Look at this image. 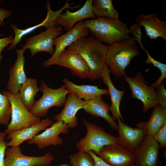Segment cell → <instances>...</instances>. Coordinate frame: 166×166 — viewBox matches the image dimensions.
Instances as JSON below:
<instances>
[{
  "label": "cell",
  "instance_id": "obj_20",
  "mask_svg": "<svg viewBox=\"0 0 166 166\" xmlns=\"http://www.w3.org/2000/svg\"><path fill=\"white\" fill-rule=\"evenodd\" d=\"M86 102V101L79 98L76 94L68 93L63 109L55 116L54 120L56 121L64 122L69 128H76L78 124L76 114L78 110L82 109Z\"/></svg>",
  "mask_w": 166,
  "mask_h": 166
},
{
  "label": "cell",
  "instance_id": "obj_30",
  "mask_svg": "<svg viewBox=\"0 0 166 166\" xmlns=\"http://www.w3.org/2000/svg\"><path fill=\"white\" fill-rule=\"evenodd\" d=\"M147 57L145 60L147 64L152 63L153 66L158 68L161 71V74L158 79L154 83H152L151 86L155 89L159 87L163 82V80L166 78V65L160 62L153 58L149 54L148 52L145 49Z\"/></svg>",
  "mask_w": 166,
  "mask_h": 166
},
{
  "label": "cell",
  "instance_id": "obj_6",
  "mask_svg": "<svg viewBox=\"0 0 166 166\" xmlns=\"http://www.w3.org/2000/svg\"><path fill=\"white\" fill-rule=\"evenodd\" d=\"M2 93L8 97L11 106L10 120L4 132L6 133L31 126L41 121L40 118L34 116L25 107L18 93H11L7 90L3 91Z\"/></svg>",
  "mask_w": 166,
  "mask_h": 166
},
{
  "label": "cell",
  "instance_id": "obj_37",
  "mask_svg": "<svg viewBox=\"0 0 166 166\" xmlns=\"http://www.w3.org/2000/svg\"><path fill=\"white\" fill-rule=\"evenodd\" d=\"M87 153L93 158L95 162L94 166H111L99 157L93 151H89Z\"/></svg>",
  "mask_w": 166,
  "mask_h": 166
},
{
  "label": "cell",
  "instance_id": "obj_19",
  "mask_svg": "<svg viewBox=\"0 0 166 166\" xmlns=\"http://www.w3.org/2000/svg\"><path fill=\"white\" fill-rule=\"evenodd\" d=\"M52 122V120L47 117L31 126L8 132L6 139L9 140L6 142L7 147L19 146L24 141L32 139L40 131L50 125Z\"/></svg>",
  "mask_w": 166,
  "mask_h": 166
},
{
  "label": "cell",
  "instance_id": "obj_23",
  "mask_svg": "<svg viewBox=\"0 0 166 166\" xmlns=\"http://www.w3.org/2000/svg\"><path fill=\"white\" fill-rule=\"evenodd\" d=\"M109 105L105 102L101 97L100 96L86 101L82 109L87 113L104 119L112 128L117 130L118 124L113 120L109 113Z\"/></svg>",
  "mask_w": 166,
  "mask_h": 166
},
{
  "label": "cell",
  "instance_id": "obj_5",
  "mask_svg": "<svg viewBox=\"0 0 166 166\" xmlns=\"http://www.w3.org/2000/svg\"><path fill=\"white\" fill-rule=\"evenodd\" d=\"M39 89L42 93V95L39 100L35 101L29 110L34 116L39 118L44 117L48 113L50 108L64 106L66 95L69 93L64 84L58 88L53 89L41 81Z\"/></svg>",
  "mask_w": 166,
  "mask_h": 166
},
{
  "label": "cell",
  "instance_id": "obj_21",
  "mask_svg": "<svg viewBox=\"0 0 166 166\" xmlns=\"http://www.w3.org/2000/svg\"><path fill=\"white\" fill-rule=\"evenodd\" d=\"M135 22L144 27L146 35L151 40L161 37L166 41V22L160 20L156 14H140Z\"/></svg>",
  "mask_w": 166,
  "mask_h": 166
},
{
  "label": "cell",
  "instance_id": "obj_9",
  "mask_svg": "<svg viewBox=\"0 0 166 166\" xmlns=\"http://www.w3.org/2000/svg\"><path fill=\"white\" fill-rule=\"evenodd\" d=\"M53 65L68 68L73 75L82 79L88 78L89 75V68L85 61L77 52L71 49H65L56 59L42 64L45 68Z\"/></svg>",
  "mask_w": 166,
  "mask_h": 166
},
{
  "label": "cell",
  "instance_id": "obj_38",
  "mask_svg": "<svg viewBox=\"0 0 166 166\" xmlns=\"http://www.w3.org/2000/svg\"><path fill=\"white\" fill-rule=\"evenodd\" d=\"M59 166H69L66 164H62V165H60Z\"/></svg>",
  "mask_w": 166,
  "mask_h": 166
},
{
  "label": "cell",
  "instance_id": "obj_34",
  "mask_svg": "<svg viewBox=\"0 0 166 166\" xmlns=\"http://www.w3.org/2000/svg\"><path fill=\"white\" fill-rule=\"evenodd\" d=\"M140 27L138 24L136 23L132 26L129 31L133 34V38L140 44L141 49H144V48L141 42L142 34Z\"/></svg>",
  "mask_w": 166,
  "mask_h": 166
},
{
  "label": "cell",
  "instance_id": "obj_32",
  "mask_svg": "<svg viewBox=\"0 0 166 166\" xmlns=\"http://www.w3.org/2000/svg\"><path fill=\"white\" fill-rule=\"evenodd\" d=\"M7 134L0 132V166H5V153L7 147L5 141Z\"/></svg>",
  "mask_w": 166,
  "mask_h": 166
},
{
  "label": "cell",
  "instance_id": "obj_18",
  "mask_svg": "<svg viewBox=\"0 0 166 166\" xmlns=\"http://www.w3.org/2000/svg\"><path fill=\"white\" fill-rule=\"evenodd\" d=\"M25 51L21 49L16 50V59L9 70V78L6 89L7 91L11 93H18L21 87L27 79L24 70V53Z\"/></svg>",
  "mask_w": 166,
  "mask_h": 166
},
{
  "label": "cell",
  "instance_id": "obj_3",
  "mask_svg": "<svg viewBox=\"0 0 166 166\" xmlns=\"http://www.w3.org/2000/svg\"><path fill=\"white\" fill-rule=\"evenodd\" d=\"M139 53L136 41L131 37L109 45L105 62L110 73L117 77L125 76L126 68L130 64L132 59L138 56Z\"/></svg>",
  "mask_w": 166,
  "mask_h": 166
},
{
  "label": "cell",
  "instance_id": "obj_14",
  "mask_svg": "<svg viewBox=\"0 0 166 166\" xmlns=\"http://www.w3.org/2000/svg\"><path fill=\"white\" fill-rule=\"evenodd\" d=\"M97 155L111 166H130L135 164L134 153L118 144L104 146Z\"/></svg>",
  "mask_w": 166,
  "mask_h": 166
},
{
  "label": "cell",
  "instance_id": "obj_8",
  "mask_svg": "<svg viewBox=\"0 0 166 166\" xmlns=\"http://www.w3.org/2000/svg\"><path fill=\"white\" fill-rule=\"evenodd\" d=\"M62 32L61 27L55 25L51 26L47 28L44 31L26 39V43L21 49H30L31 57L40 52H46L52 55L54 51L53 41L61 35Z\"/></svg>",
  "mask_w": 166,
  "mask_h": 166
},
{
  "label": "cell",
  "instance_id": "obj_10",
  "mask_svg": "<svg viewBox=\"0 0 166 166\" xmlns=\"http://www.w3.org/2000/svg\"><path fill=\"white\" fill-rule=\"evenodd\" d=\"M53 160L49 152L42 156H29L23 154L19 146L9 147L6 151L5 166H47Z\"/></svg>",
  "mask_w": 166,
  "mask_h": 166
},
{
  "label": "cell",
  "instance_id": "obj_12",
  "mask_svg": "<svg viewBox=\"0 0 166 166\" xmlns=\"http://www.w3.org/2000/svg\"><path fill=\"white\" fill-rule=\"evenodd\" d=\"M50 125V127L45 129L41 133L27 140V143L35 144L40 149L50 145L55 146L61 144L63 140L59 135L61 133H67L69 128L68 125L61 121H56Z\"/></svg>",
  "mask_w": 166,
  "mask_h": 166
},
{
  "label": "cell",
  "instance_id": "obj_35",
  "mask_svg": "<svg viewBox=\"0 0 166 166\" xmlns=\"http://www.w3.org/2000/svg\"><path fill=\"white\" fill-rule=\"evenodd\" d=\"M14 38L12 35L0 38V65L1 62L2 58L1 53L3 49L8 45L11 44Z\"/></svg>",
  "mask_w": 166,
  "mask_h": 166
},
{
  "label": "cell",
  "instance_id": "obj_24",
  "mask_svg": "<svg viewBox=\"0 0 166 166\" xmlns=\"http://www.w3.org/2000/svg\"><path fill=\"white\" fill-rule=\"evenodd\" d=\"M62 81L65 85L69 93L77 95L81 99L85 101L90 100L102 95H109L108 89H101L97 86L90 85H76L68 79L64 78Z\"/></svg>",
  "mask_w": 166,
  "mask_h": 166
},
{
  "label": "cell",
  "instance_id": "obj_39",
  "mask_svg": "<svg viewBox=\"0 0 166 166\" xmlns=\"http://www.w3.org/2000/svg\"><path fill=\"white\" fill-rule=\"evenodd\" d=\"M130 166H136V165L135 164H133Z\"/></svg>",
  "mask_w": 166,
  "mask_h": 166
},
{
  "label": "cell",
  "instance_id": "obj_28",
  "mask_svg": "<svg viewBox=\"0 0 166 166\" xmlns=\"http://www.w3.org/2000/svg\"><path fill=\"white\" fill-rule=\"evenodd\" d=\"M11 111L9 100L0 92V125H8L10 120Z\"/></svg>",
  "mask_w": 166,
  "mask_h": 166
},
{
  "label": "cell",
  "instance_id": "obj_31",
  "mask_svg": "<svg viewBox=\"0 0 166 166\" xmlns=\"http://www.w3.org/2000/svg\"><path fill=\"white\" fill-rule=\"evenodd\" d=\"M159 144L160 147L164 148L166 146V123L161 127L153 136Z\"/></svg>",
  "mask_w": 166,
  "mask_h": 166
},
{
  "label": "cell",
  "instance_id": "obj_33",
  "mask_svg": "<svg viewBox=\"0 0 166 166\" xmlns=\"http://www.w3.org/2000/svg\"><path fill=\"white\" fill-rule=\"evenodd\" d=\"M156 93L158 101V104L162 107L166 108V90L163 81L160 86L157 88Z\"/></svg>",
  "mask_w": 166,
  "mask_h": 166
},
{
  "label": "cell",
  "instance_id": "obj_11",
  "mask_svg": "<svg viewBox=\"0 0 166 166\" xmlns=\"http://www.w3.org/2000/svg\"><path fill=\"white\" fill-rule=\"evenodd\" d=\"M117 120V130L119 133V136L117 137V144L134 153L147 135L142 129L131 127L123 123L120 118Z\"/></svg>",
  "mask_w": 166,
  "mask_h": 166
},
{
  "label": "cell",
  "instance_id": "obj_25",
  "mask_svg": "<svg viewBox=\"0 0 166 166\" xmlns=\"http://www.w3.org/2000/svg\"><path fill=\"white\" fill-rule=\"evenodd\" d=\"M153 108L148 120L146 122L141 121L136 125L143 129L147 136H153L166 123V108L159 104Z\"/></svg>",
  "mask_w": 166,
  "mask_h": 166
},
{
  "label": "cell",
  "instance_id": "obj_13",
  "mask_svg": "<svg viewBox=\"0 0 166 166\" xmlns=\"http://www.w3.org/2000/svg\"><path fill=\"white\" fill-rule=\"evenodd\" d=\"M84 20L78 22L71 30L54 39L53 45L55 46L53 54L42 64L48 63L56 59L64 49L79 39L87 36L89 29L85 25Z\"/></svg>",
  "mask_w": 166,
  "mask_h": 166
},
{
  "label": "cell",
  "instance_id": "obj_7",
  "mask_svg": "<svg viewBox=\"0 0 166 166\" xmlns=\"http://www.w3.org/2000/svg\"><path fill=\"white\" fill-rule=\"evenodd\" d=\"M124 79L129 85L132 91L130 98L137 99L142 102L143 113L158 104L155 89L147 85V81L141 71L138 72L133 78L126 75Z\"/></svg>",
  "mask_w": 166,
  "mask_h": 166
},
{
  "label": "cell",
  "instance_id": "obj_29",
  "mask_svg": "<svg viewBox=\"0 0 166 166\" xmlns=\"http://www.w3.org/2000/svg\"><path fill=\"white\" fill-rule=\"evenodd\" d=\"M69 162L72 166H94V160L89 153L79 151L71 155Z\"/></svg>",
  "mask_w": 166,
  "mask_h": 166
},
{
  "label": "cell",
  "instance_id": "obj_26",
  "mask_svg": "<svg viewBox=\"0 0 166 166\" xmlns=\"http://www.w3.org/2000/svg\"><path fill=\"white\" fill-rule=\"evenodd\" d=\"M39 91L36 78H27L21 87L18 93L20 98L29 110L34 105L35 97Z\"/></svg>",
  "mask_w": 166,
  "mask_h": 166
},
{
  "label": "cell",
  "instance_id": "obj_36",
  "mask_svg": "<svg viewBox=\"0 0 166 166\" xmlns=\"http://www.w3.org/2000/svg\"><path fill=\"white\" fill-rule=\"evenodd\" d=\"M12 14V11L5 8H0V27L5 25L4 20L9 17Z\"/></svg>",
  "mask_w": 166,
  "mask_h": 166
},
{
  "label": "cell",
  "instance_id": "obj_22",
  "mask_svg": "<svg viewBox=\"0 0 166 166\" xmlns=\"http://www.w3.org/2000/svg\"><path fill=\"white\" fill-rule=\"evenodd\" d=\"M110 73L108 66L106 64L101 78L103 83L107 86L111 97V104L109 107V110L111 112L112 117L114 121L120 118L122 121H124V120L121 113L119 108L121 98L125 91L119 90L115 88L112 82Z\"/></svg>",
  "mask_w": 166,
  "mask_h": 166
},
{
  "label": "cell",
  "instance_id": "obj_4",
  "mask_svg": "<svg viewBox=\"0 0 166 166\" xmlns=\"http://www.w3.org/2000/svg\"><path fill=\"white\" fill-rule=\"evenodd\" d=\"M87 133L76 147L79 151L87 153L93 151L97 155L105 146L117 144V138L106 132L103 128L83 119Z\"/></svg>",
  "mask_w": 166,
  "mask_h": 166
},
{
  "label": "cell",
  "instance_id": "obj_16",
  "mask_svg": "<svg viewBox=\"0 0 166 166\" xmlns=\"http://www.w3.org/2000/svg\"><path fill=\"white\" fill-rule=\"evenodd\" d=\"M46 4L47 11V16L45 19L40 24L23 29L18 28L16 24H11L10 25V26L13 29L14 32V37L10 45L8 48L9 50H12L15 49L24 36L36 29L43 26H45L47 28L53 25L56 26V19L58 16L61 14L62 11L65 9L70 8V4L66 2L61 9L57 11H53L50 8L49 2H47Z\"/></svg>",
  "mask_w": 166,
  "mask_h": 166
},
{
  "label": "cell",
  "instance_id": "obj_17",
  "mask_svg": "<svg viewBox=\"0 0 166 166\" xmlns=\"http://www.w3.org/2000/svg\"><path fill=\"white\" fill-rule=\"evenodd\" d=\"M93 0H87L83 6L74 12L66 9L65 13L60 14L57 18L56 26H62L65 31H68L76 22L85 19L97 18L93 13Z\"/></svg>",
  "mask_w": 166,
  "mask_h": 166
},
{
  "label": "cell",
  "instance_id": "obj_1",
  "mask_svg": "<svg viewBox=\"0 0 166 166\" xmlns=\"http://www.w3.org/2000/svg\"><path fill=\"white\" fill-rule=\"evenodd\" d=\"M108 46L89 36L79 39L67 48L77 52L85 60L89 69L88 78L94 81L101 78L106 65L105 58Z\"/></svg>",
  "mask_w": 166,
  "mask_h": 166
},
{
  "label": "cell",
  "instance_id": "obj_15",
  "mask_svg": "<svg viewBox=\"0 0 166 166\" xmlns=\"http://www.w3.org/2000/svg\"><path fill=\"white\" fill-rule=\"evenodd\" d=\"M159 148L153 136H147L134 153V164L136 166H157Z\"/></svg>",
  "mask_w": 166,
  "mask_h": 166
},
{
  "label": "cell",
  "instance_id": "obj_27",
  "mask_svg": "<svg viewBox=\"0 0 166 166\" xmlns=\"http://www.w3.org/2000/svg\"><path fill=\"white\" fill-rule=\"evenodd\" d=\"M93 11L96 18H118V13L115 9L112 0H94Z\"/></svg>",
  "mask_w": 166,
  "mask_h": 166
},
{
  "label": "cell",
  "instance_id": "obj_2",
  "mask_svg": "<svg viewBox=\"0 0 166 166\" xmlns=\"http://www.w3.org/2000/svg\"><path fill=\"white\" fill-rule=\"evenodd\" d=\"M84 22L85 27L95 39L109 46L130 37L127 24L119 19L97 18Z\"/></svg>",
  "mask_w": 166,
  "mask_h": 166
},
{
  "label": "cell",
  "instance_id": "obj_40",
  "mask_svg": "<svg viewBox=\"0 0 166 166\" xmlns=\"http://www.w3.org/2000/svg\"><path fill=\"white\" fill-rule=\"evenodd\" d=\"M3 1L2 0H0V3H1Z\"/></svg>",
  "mask_w": 166,
  "mask_h": 166
}]
</instances>
